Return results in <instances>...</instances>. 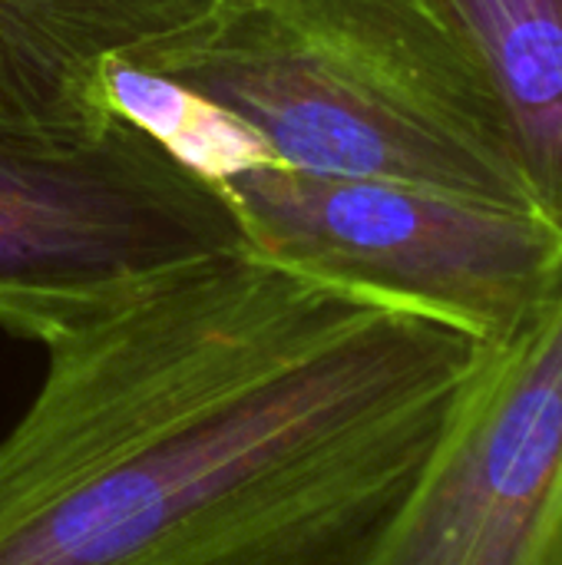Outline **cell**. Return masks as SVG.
<instances>
[{
  "instance_id": "cell-1",
  "label": "cell",
  "mask_w": 562,
  "mask_h": 565,
  "mask_svg": "<svg viewBox=\"0 0 562 565\" xmlns=\"http://www.w3.org/2000/svg\"><path fill=\"white\" fill-rule=\"evenodd\" d=\"M494 344L252 248L46 344L0 565H348Z\"/></svg>"
},
{
  "instance_id": "cell-3",
  "label": "cell",
  "mask_w": 562,
  "mask_h": 565,
  "mask_svg": "<svg viewBox=\"0 0 562 565\" xmlns=\"http://www.w3.org/2000/svg\"><path fill=\"white\" fill-rule=\"evenodd\" d=\"M248 248L222 185L129 116L96 139L0 132V328L43 348Z\"/></svg>"
},
{
  "instance_id": "cell-2",
  "label": "cell",
  "mask_w": 562,
  "mask_h": 565,
  "mask_svg": "<svg viewBox=\"0 0 562 565\" xmlns=\"http://www.w3.org/2000/svg\"><path fill=\"white\" fill-rule=\"evenodd\" d=\"M123 66L229 119L258 162L540 209L494 86L424 0H212Z\"/></svg>"
},
{
  "instance_id": "cell-5",
  "label": "cell",
  "mask_w": 562,
  "mask_h": 565,
  "mask_svg": "<svg viewBox=\"0 0 562 565\" xmlns=\"http://www.w3.org/2000/svg\"><path fill=\"white\" fill-rule=\"evenodd\" d=\"M348 565H562V281L487 351Z\"/></svg>"
},
{
  "instance_id": "cell-7",
  "label": "cell",
  "mask_w": 562,
  "mask_h": 565,
  "mask_svg": "<svg viewBox=\"0 0 562 565\" xmlns=\"http://www.w3.org/2000/svg\"><path fill=\"white\" fill-rule=\"evenodd\" d=\"M494 86L540 209L562 225V0H424Z\"/></svg>"
},
{
  "instance_id": "cell-6",
  "label": "cell",
  "mask_w": 562,
  "mask_h": 565,
  "mask_svg": "<svg viewBox=\"0 0 562 565\" xmlns=\"http://www.w3.org/2000/svg\"><path fill=\"white\" fill-rule=\"evenodd\" d=\"M212 0H0V132L96 139L109 70L192 26Z\"/></svg>"
},
{
  "instance_id": "cell-4",
  "label": "cell",
  "mask_w": 562,
  "mask_h": 565,
  "mask_svg": "<svg viewBox=\"0 0 562 565\" xmlns=\"http://www.w3.org/2000/svg\"><path fill=\"white\" fill-rule=\"evenodd\" d=\"M215 182L255 255L487 344L517 334L562 281V225L540 209L275 162Z\"/></svg>"
}]
</instances>
